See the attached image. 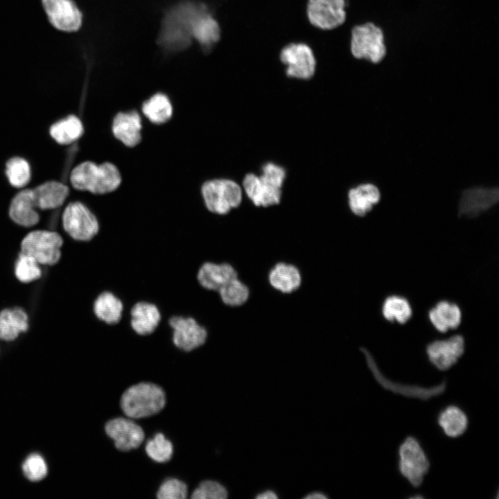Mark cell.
<instances>
[{
    "instance_id": "5bb4252c",
    "label": "cell",
    "mask_w": 499,
    "mask_h": 499,
    "mask_svg": "<svg viewBox=\"0 0 499 499\" xmlns=\"http://www.w3.org/2000/svg\"><path fill=\"white\" fill-rule=\"evenodd\" d=\"M465 342L463 336L455 335L428 344L426 353L430 362L438 369L445 371L453 366L463 355Z\"/></svg>"
},
{
    "instance_id": "9c48e42d",
    "label": "cell",
    "mask_w": 499,
    "mask_h": 499,
    "mask_svg": "<svg viewBox=\"0 0 499 499\" xmlns=\"http://www.w3.org/2000/svg\"><path fill=\"white\" fill-rule=\"evenodd\" d=\"M166 321L171 329L172 343L178 349L189 353L207 342V328L193 317L175 315Z\"/></svg>"
},
{
    "instance_id": "4fadbf2b",
    "label": "cell",
    "mask_w": 499,
    "mask_h": 499,
    "mask_svg": "<svg viewBox=\"0 0 499 499\" xmlns=\"http://www.w3.org/2000/svg\"><path fill=\"white\" fill-rule=\"evenodd\" d=\"M266 281L274 291L282 295H291L298 291L303 283V274L295 263L279 261L268 270Z\"/></svg>"
},
{
    "instance_id": "836d02e7",
    "label": "cell",
    "mask_w": 499,
    "mask_h": 499,
    "mask_svg": "<svg viewBox=\"0 0 499 499\" xmlns=\"http://www.w3.org/2000/svg\"><path fill=\"white\" fill-rule=\"evenodd\" d=\"M173 448L172 443L162 433H157L146 446L147 455L154 461L166 462L170 459Z\"/></svg>"
},
{
    "instance_id": "7a4b0ae2",
    "label": "cell",
    "mask_w": 499,
    "mask_h": 499,
    "mask_svg": "<svg viewBox=\"0 0 499 499\" xmlns=\"http://www.w3.org/2000/svg\"><path fill=\"white\" fill-rule=\"evenodd\" d=\"M71 186L78 191L105 194L116 190L121 182L118 168L112 163L86 161L75 166L69 175Z\"/></svg>"
},
{
    "instance_id": "44dd1931",
    "label": "cell",
    "mask_w": 499,
    "mask_h": 499,
    "mask_svg": "<svg viewBox=\"0 0 499 499\" xmlns=\"http://www.w3.org/2000/svg\"><path fill=\"white\" fill-rule=\"evenodd\" d=\"M92 310L96 318L107 325L119 324L123 315L124 304L116 294L110 290L100 292L94 299Z\"/></svg>"
},
{
    "instance_id": "ffe728a7",
    "label": "cell",
    "mask_w": 499,
    "mask_h": 499,
    "mask_svg": "<svg viewBox=\"0 0 499 499\" xmlns=\"http://www.w3.org/2000/svg\"><path fill=\"white\" fill-rule=\"evenodd\" d=\"M35 206L41 211L54 210L62 207L70 193L69 186L56 180H47L32 187Z\"/></svg>"
},
{
    "instance_id": "5b68a950",
    "label": "cell",
    "mask_w": 499,
    "mask_h": 499,
    "mask_svg": "<svg viewBox=\"0 0 499 499\" xmlns=\"http://www.w3.org/2000/svg\"><path fill=\"white\" fill-rule=\"evenodd\" d=\"M201 191L207 210L219 216L228 215L237 209L243 200L241 185L231 179L209 180L204 183Z\"/></svg>"
},
{
    "instance_id": "d590c367",
    "label": "cell",
    "mask_w": 499,
    "mask_h": 499,
    "mask_svg": "<svg viewBox=\"0 0 499 499\" xmlns=\"http://www.w3.org/2000/svg\"><path fill=\"white\" fill-rule=\"evenodd\" d=\"M22 469L26 478L32 482L42 480L47 473L45 461L37 454H33L28 457L23 464Z\"/></svg>"
},
{
    "instance_id": "30bf717a",
    "label": "cell",
    "mask_w": 499,
    "mask_h": 499,
    "mask_svg": "<svg viewBox=\"0 0 499 499\" xmlns=\"http://www.w3.org/2000/svg\"><path fill=\"white\" fill-rule=\"evenodd\" d=\"M347 7V0H307L306 16L314 28L330 31L345 23Z\"/></svg>"
},
{
    "instance_id": "484cf974",
    "label": "cell",
    "mask_w": 499,
    "mask_h": 499,
    "mask_svg": "<svg viewBox=\"0 0 499 499\" xmlns=\"http://www.w3.org/2000/svg\"><path fill=\"white\" fill-rule=\"evenodd\" d=\"M380 200L378 188L371 184H364L349 190L348 203L350 211L362 217L369 212Z\"/></svg>"
},
{
    "instance_id": "603a6c76",
    "label": "cell",
    "mask_w": 499,
    "mask_h": 499,
    "mask_svg": "<svg viewBox=\"0 0 499 499\" xmlns=\"http://www.w3.org/2000/svg\"><path fill=\"white\" fill-rule=\"evenodd\" d=\"M28 316L21 307L6 308L0 310V340L11 342L20 333L28 331Z\"/></svg>"
},
{
    "instance_id": "52a82bcc",
    "label": "cell",
    "mask_w": 499,
    "mask_h": 499,
    "mask_svg": "<svg viewBox=\"0 0 499 499\" xmlns=\"http://www.w3.org/2000/svg\"><path fill=\"white\" fill-rule=\"evenodd\" d=\"M61 216L64 231L74 241L89 242L100 231L97 216L80 201L69 202Z\"/></svg>"
},
{
    "instance_id": "2e32d148",
    "label": "cell",
    "mask_w": 499,
    "mask_h": 499,
    "mask_svg": "<svg viewBox=\"0 0 499 499\" xmlns=\"http://www.w3.org/2000/svg\"><path fill=\"white\" fill-rule=\"evenodd\" d=\"M10 220L21 227L31 228L40 220L32 188H24L15 194L8 209Z\"/></svg>"
},
{
    "instance_id": "8fae6325",
    "label": "cell",
    "mask_w": 499,
    "mask_h": 499,
    "mask_svg": "<svg viewBox=\"0 0 499 499\" xmlns=\"http://www.w3.org/2000/svg\"><path fill=\"white\" fill-rule=\"evenodd\" d=\"M399 456L401 475L413 487L420 486L430 464L418 441L412 437H407L399 446Z\"/></svg>"
},
{
    "instance_id": "74e56055",
    "label": "cell",
    "mask_w": 499,
    "mask_h": 499,
    "mask_svg": "<svg viewBox=\"0 0 499 499\" xmlns=\"http://www.w3.org/2000/svg\"><path fill=\"white\" fill-rule=\"evenodd\" d=\"M256 498H257V499H277V498H278V496L274 491L268 489V490H265V491L259 493L256 496Z\"/></svg>"
},
{
    "instance_id": "8992f818",
    "label": "cell",
    "mask_w": 499,
    "mask_h": 499,
    "mask_svg": "<svg viewBox=\"0 0 499 499\" xmlns=\"http://www.w3.org/2000/svg\"><path fill=\"white\" fill-rule=\"evenodd\" d=\"M64 240L57 231L35 229L26 234L20 243V252L33 257L39 264L53 266L62 258Z\"/></svg>"
},
{
    "instance_id": "d6986e66",
    "label": "cell",
    "mask_w": 499,
    "mask_h": 499,
    "mask_svg": "<svg viewBox=\"0 0 499 499\" xmlns=\"http://www.w3.org/2000/svg\"><path fill=\"white\" fill-rule=\"evenodd\" d=\"M130 326L138 335L152 334L162 320L161 313L154 303L141 300L135 302L129 310Z\"/></svg>"
},
{
    "instance_id": "d6a6232c",
    "label": "cell",
    "mask_w": 499,
    "mask_h": 499,
    "mask_svg": "<svg viewBox=\"0 0 499 499\" xmlns=\"http://www.w3.org/2000/svg\"><path fill=\"white\" fill-rule=\"evenodd\" d=\"M14 274L19 282L28 283L39 279L42 271L33 257L19 252L15 263Z\"/></svg>"
},
{
    "instance_id": "7c38bea8",
    "label": "cell",
    "mask_w": 499,
    "mask_h": 499,
    "mask_svg": "<svg viewBox=\"0 0 499 499\" xmlns=\"http://www.w3.org/2000/svg\"><path fill=\"white\" fill-rule=\"evenodd\" d=\"M45 13L56 29L63 32L78 30L82 22V15L72 0H42Z\"/></svg>"
},
{
    "instance_id": "6da1fadb",
    "label": "cell",
    "mask_w": 499,
    "mask_h": 499,
    "mask_svg": "<svg viewBox=\"0 0 499 499\" xmlns=\"http://www.w3.org/2000/svg\"><path fill=\"white\" fill-rule=\"evenodd\" d=\"M286 176L284 167L268 161L261 166L259 175L254 173L245 174L241 186L243 193L255 207L268 209L281 203Z\"/></svg>"
},
{
    "instance_id": "ba28073f",
    "label": "cell",
    "mask_w": 499,
    "mask_h": 499,
    "mask_svg": "<svg viewBox=\"0 0 499 499\" xmlns=\"http://www.w3.org/2000/svg\"><path fill=\"white\" fill-rule=\"evenodd\" d=\"M279 61L285 67L284 72L288 78L308 80L315 74V54L304 42H293L284 45L279 52Z\"/></svg>"
},
{
    "instance_id": "e575fe53",
    "label": "cell",
    "mask_w": 499,
    "mask_h": 499,
    "mask_svg": "<svg viewBox=\"0 0 499 499\" xmlns=\"http://www.w3.org/2000/svg\"><path fill=\"white\" fill-rule=\"evenodd\" d=\"M228 493L225 487L213 480L202 482L191 495L192 499H225Z\"/></svg>"
},
{
    "instance_id": "7402d4cb",
    "label": "cell",
    "mask_w": 499,
    "mask_h": 499,
    "mask_svg": "<svg viewBox=\"0 0 499 499\" xmlns=\"http://www.w3.org/2000/svg\"><path fill=\"white\" fill-rule=\"evenodd\" d=\"M141 121L135 111L120 112L113 120L114 137L128 147H134L141 141Z\"/></svg>"
},
{
    "instance_id": "cb8c5ba5",
    "label": "cell",
    "mask_w": 499,
    "mask_h": 499,
    "mask_svg": "<svg viewBox=\"0 0 499 499\" xmlns=\"http://www.w3.org/2000/svg\"><path fill=\"white\" fill-rule=\"evenodd\" d=\"M433 326L441 333L457 329L462 321V311L455 303L440 301L428 312Z\"/></svg>"
},
{
    "instance_id": "3957f363",
    "label": "cell",
    "mask_w": 499,
    "mask_h": 499,
    "mask_svg": "<svg viewBox=\"0 0 499 499\" xmlns=\"http://www.w3.org/2000/svg\"><path fill=\"white\" fill-rule=\"evenodd\" d=\"M166 404L163 389L151 383H141L128 388L121 399V408L130 419H141L160 412Z\"/></svg>"
},
{
    "instance_id": "9a60e30c",
    "label": "cell",
    "mask_w": 499,
    "mask_h": 499,
    "mask_svg": "<svg viewBox=\"0 0 499 499\" xmlns=\"http://www.w3.org/2000/svg\"><path fill=\"white\" fill-rule=\"evenodd\" d=\"M106 434L114 441L117 449L128 451L138 448L144 439V432L137 423L130 419L117 417L107 421Z\"/></svg>"
},
{
    "instance_id": "ac0fdd59",
    "label": "cell",
    "mask_w": 499,
    "mask_h": 499,
    "mask_svg": "<svg viewBox=\"0 0 499 499\" xmlns=\"http://www.w3.org/2000/svg\"><path fill=\"white\" fill-rule=\"evenodd\" d=\"M498 198V188L475 187L467 189L463 192L460 198L459 216L476 217L496 204Z\"/></svg>"
},
{
    "instance_id": "4316f807",
    "label": "cell",
    "mask_w": 499,
    "mask_h": 499,
    "mask_svg": "<svg viewBox=\"0 0 499 499\" xmlns=\"http://www.w3.org/2000/svg\"><path fill=\"white\" fill-rule=\"evenodd\" d=\"M217 293L225 306L237 308L248 302L251 297V289L238 276L226 283Z\"/></svg>"
},
{
    "instance_id": "277c9868",
    "label": "cell",
    "mask_w": 499,
    "mask_h": 499,
    "mask_svg": "<svg viewBox=\"0 0 499 499\" xmlns=\"http://www.w3.org/2000/svg\"><path fill=\"white\" fill-rule=\"evenodd\" d=\"M349 50L356 60L380 63L387 50L383 29L371 21L355 25L351 30Z\"/></svg>"
},
{
    "instance_id": "d4e9b609",
    "label": "cell",
    "mask_w": 499,
    "mask_h": 499,
    "mask_svg": "<svg viewBox=\"0 0 499 499\" xmlns=\"http://www.w3.org/2000/svg\"><path fill=\"white\" fill-rule=\"evenodd\" d=\"M82 121L74 114H69L52 123L49 134L57 144L67 146L80 139L83 134Z\"/></svg>"
},
{
    "instance_id": "e0dca14e",
    "label": "cell",
    "mask_w": 499,
    "mask_h": 499,
    "mask_svg": "<svg viewBox=\"0 0 499 499\" xmlns=\"http://www.w3.org/2000/svg\"><path fill=\"white\" fill-rule=\"evenodd\" d=\"M238 276L236 268L231 263L208 261L199 267L196 279L204 289L218 292L226 283Z\"/></svg>"
},
{
    "instance_id": "83f0119b",
    "label": "cell",
    "mask_w": 499,
    "mask_h": 499,
    "mask_svg": "<svg viewBox=\"0 0 499 499\" xmlns=\"http://www.w3.org/2000/svg\"><path fill=\"white\" fill-rule=\"evenodd\" d=\"M4 174L13 189H21L30 183L31 166L27 159L21 156H12L5 163Z\"/></svg>"
},
{
    "instance_id": "8d00e7d4",
    "label": "cell",
    "mask_w": 499,
    "mask_h": 499,
    "mask_svg": "<svg viewBox=\"0 0 499 499\" xmlns=\"http://www.w3.org/2000/svg\"><path fill=\"white\" fill-rule=\"evenodd\" d=\"M186 496V484L175 478L164 482L157 493V497L159 499H184Z\"/></svg>"
},
{
    "instance_id": "1f68e13d",
    "label": "cell",
    "mask_w": 499,
    "mask_h": 499,
    "mask_svg": "<svg viewBox=\"0 0 499 499\" xmlns=\"http://www.w3.org/2000/svg\"><path fill=\"white\" fill-rule=\"evenodd\" d=\"M194 37L204 45H211L218 42L220 36L218 23L209 15L200 17L195 20L192 28Z\"/></svg>"
},
{
    "instance_id": "f35d334b",
    "label": "cell",
    "mask_w": 499,
    "mask_h": 499,
    "mask_svg": "<svg viewBox=\"0 0 499 499\" xmlns=\"http://www.w3.org/2000/svg\"><path fill=\"white\" fill-rule=\"evenodd\" d=\"M306 499H326L328 496L321 491H313L304 497Z\"/></svg>"
},
{
    "instance_id": "f1b7e54d",
    "label": "cell",
    "mask_w": 499,
    "mask_h": 499,
    "mask_svg": "<svg viewBox=\"0 0 499 499\" xmlns=\"http://www.w3.org/2000/svg\"><path fill=\"white\" fill-rule=\"evenodd\" d=\"M438 423L448 437L455 438L466 431L468 419L466 414L459 408L450 405L439 414Z\"/></svg>"
},
{
    "instance_id": "f546056e",
    "label": "cell",
    "mask_w": 499,
    "mask_h": 499,
    "mask_svg": "<svg viewBox=\"0 0 499 499\" xmlns=\"http://www.w3.org/2000/svg\"><path fill=\"white\" fill-rule=\"evenodd\" d=\"M382 313L388 322L403 324L412 317V309L409 301L404 297L391 295L384 300Z\"/></svg>"
},
{
    "instance_id": "4dcf8cb0",
    "label": "cell",
    "mask_w": 499,
    "mask_h": 499,
    "mask_svg": "<svg viewBox=\"0 0 499 499\" xmlns=\"http://www.w3.org/2000/svg\"><path fill=\"white\" fill-rule=\"evenodd\" d=\"M142 112L152 123L161 124L171 118L173 107L166 95L157 94L143 103Z\"/></svg>"
}]
</instances>
